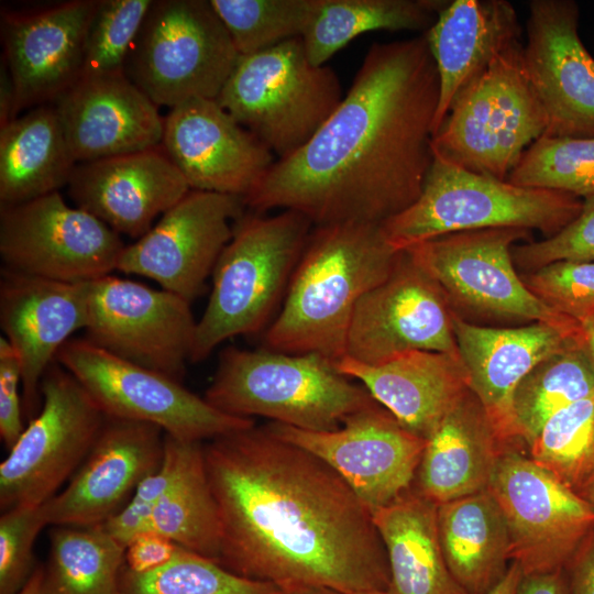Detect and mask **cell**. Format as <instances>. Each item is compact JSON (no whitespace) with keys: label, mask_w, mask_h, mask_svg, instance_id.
Segmentation results:
<instances>
[{"label":"cell","mask_w":594,"mask_h":594,"mask_svg":"<svg viewBox=\"0 0 594 594\" xmlns=\"http://www.w3.org/2000/svg\"><path fill=\"white\" fill-rule=\"evenodd\" d=\"M402 252L377 223L315 226L266 329L265 349L343 359L355 306L391 275Z\"/></svg>","instance_id":"obj_3"},{"label":"cell","mask_w":594,"mask_h":594,"mask_svg":"<svg viewBox=\"0 0 594 594\" xmlns=\"http://www.w3.org/2000/svg\"><path fill=\"white\" fill-rule=\"evenodd\" d=\"M530 231L517 228L462 231L404 251L440 287L453 314L482 322L581 326L543 305L524 284L512 257Z\"/></svg>","instance_id":"obj_10"},{"label":"cell","mask_w":594,"mask_h":594,"mask_svg":"<svg viewBox=\"0 0 594 594\" xmlns=\"http://www.w3.org/2000/svg\"><path fill=\"white\" fill-rule=\"evenodd\" d=\"M67 186L76 207L136 240L190 190L162 145L77 163Z\"/></svg>","instance_id":"obj_24"},{"label":"cell","mask_w":594,"mask_h":594,"mask_svg":"<svg viewBox=\"0 0 594 594\" xmlns=\"http://www.w3.org/2000/svg\"><path fill=\"white\" fill-rule=\"evenodd\" d=\"M47 526L42 505H22L0 517V594H18L37 563L34 543Z\"/></svg>","instance_id":"obj_43"},{"label":"cell","mask_w":594,"mask_h":594,"mask_svg":"<svg viewBox=\"0 0 594 594\" xmlns=\"http://www.w3.org/2000/svg\"><path fill=\"white\" fill-rule=\"evenodd\" d=\"M582 204L574 195L517 186L433 153L418 199L381 226L398 251L441 235L485 229L538 230L550 238L578 217Z\"/></svg>","instance_id":"obj_6"},{"label":"cell","mask_w":594,"mask_h":594,"mask_svg":"<svg viewBox=\"0 0 594 594\" xmlns=\"http://www.w3.org/2000/svg\"><path fill=\"white\" fill-rule=\"evenodd\" d=\"M188 442L165 433V451L160 468L138 485L121 510L101 525L124 548L133 537L151 530L154 508L176 477Z\"/></svg>","instance_id":"obj_44"},{"label":"cell","mask_w":594,"mask_h":594,"mask_svg":"<svg viewBox=\"0 0 594 594\" xmlns=\"http://www.w3.org/2000/svg\"><path fill=\"white\" fill-rule=\"evenodd\" d=\"M280 587L240 576L215 560L179 547L166 565L143 574L124 564L118 594H278Z\"/></svg>","instance_id":"obj_38"},{"label":"cell","mask_w":594,"mask_h":594,"mask_svg":"<svg viewBox=\"0 0 594 594\" xmlns=\"http://www.w3.org/2000/svg\"><path fill=\"white\" fill-rule=\"evenodd\" d=\"M16 117L15 92L9 69L4 63L0 73V127Z\"/></svg>","instance_id":"obj_50"},{"label":"cell","mask_w":594,"mask_h":594,"mask_svg":"<svg viewBox=\"0 0 594 594\" xmlns=\"http://www.w3.org/2000/svg\"><path fill=\"white\" fill-rule=\"evenodd\" d=\"M526 451L579 493L594 475V395L551 416Z\"/></svg>","instance_id":"obj_37"},{"label":"cell","mask_w":594,"mask_h":594,"mask_svg":"<svg viewBox=\"0 0 594 594\" xmlns=\"http://www.w3.org/2000/svg\"><path fill=\"white\" fill-rule=\"evenodd\" d=\"M520 277L552 311L582 327L594 320V262L557 261Z\"/></svg>","instance_id":"obj_42"},{"label":"cell","mask_w":594,"mask_h":594,"mask_svg":"<svg viewBox=\"0 0 594 594\" xmlns=\"http://www.w3.org/2000/svg\"><path fill=\"white\" fill-rule=\"evenodd\" d=\"M165 432L148 422L107 417L90 452L67 485L42 504L48 526L106 522L164 458Z\"/></svg>","instance_id":"obj_20"},{"label":"cell","mask_w":594,"mask_h":594,"mask_svg":"<svg viewBox=\"0 0 594 594\" xmlns=\"http://www.w3.org/2000/svg\"><path fill=\"white\" fill-rule=\"evenodd\" d=\"M522 571L517 562H512L506 574L490 594H519Z\"/></svg>","instance_id":"obj_51"},{"label":"cell","mask_w":594,"mask_h":594,"mask_svg":"<svg viewBox=\"0 0 594 594\" xmlns=\"http://www.w3.org/2000/svg\"><path fill=\"white\" fill-rule=\"evenodd\" d=\"M240 54L206 0H157L150 8L124 74L157 107L217 99Z\"/></svg>","instance_id":"obj_9"},{"label":"cell","mask_w":594,"mask_h":594,"mask_svg":"<svg viewBox=\"0 0 594 594\" xmlns=\"http://www.w3.org/2000/svg\"><path fill=\"white\" fill-rule=\"evenodd\" d=\"M568 594H594V527L564 568Z\"/></svg>","instance_id":"obj_48"},{"label":"cell","mask_w":594,"mask_h":594,"mask_svg":"<svg viewBox=\"0 0 594 594\" xmlns=\"http://www.w3.org/2000/svg\"><path fill=\"white\" fill-rule=\"evenodd\" d=\"M162 146L190 189L246 197L275 163L274 154L217 99L170 108Z\"/></svg>","instance_id":"obj_21"},{"label":"cell","mask_w":594,"mask_h":594,"mask_svg":"<svg viewBox=\"0 0 594 594\" xmlns=\"http://www.w3.org/2000/svg\"><path fill=\"white\" fill-rule=\"evenodd\" d=\"M547 129L530 84L524 46L497 54L458 95L433 136V153L469 170L507 180Z\"/></svg>","instance_id":"obj_8"},{"label":"cell","mask_w":594,"mask_h":594,"mask_svg":"<svg viewBox=\"0 0 594 594\" xmlns=\"http://www.w3.org/2000/svg\"><path fill=\"white\" fill-rule=\"evenodd\" d=\"M512 257L524 273L557 261L594 262V195L583 199L578 217L557 234L514 245Z\"/></svg>","instance_id":"obj_45"},{"label":"cell","mask_w":594,"mask_h":594,"mask_svg":"<svg viewBox=\"0 0 594 594\" xmlns=\"http://www.w3.org/2000/svg\"><path fill=\"white\" fill-rule=\"evenodd\" d=\"M312 222L283 210L243 215L212 272V289L197 321L190 362L206 360L226 340L264 329L306 246Z\"/></svg>","instance_id":"obj_5"},{"label":"cell","mask_w":594,"mask_h":594,"mask_svg":"<svg viewBox=\"0 0 594 594\" xmlns=\"http://www.w3.org/2000/svg\"><path fill=\"white\" fill-rule=\"evenodd\" d=\"M89 283L58 282L1 270L0 326L20 360L28 421L41 409L43 375L73 333L88 326Z\"/></svg>","instance_id":"obj_22"},{"label":"cell","mask_w":594,"mask_h":594,"mask_svg":"<svg viewBox=\"0 0 594 594\" xmlns=\"http://www.w3.org/2000/svg\"><path fill=\"white\" fill-rule=\"evenodd\" d=\"M120 234L91 213L68 206L59 191L0 207L4 268L31 276L85 283L117 270Z\"/></svg>","instance_id":"obj_14"},{"label":"cell","mask_w":594,"mask_h":594,"mask_svg":"<svg viewBox=\"0 0 594 594\" xmlns=\"http://www.w3.org/2000/svg\"><path fill=\"white\" fill-rule=\"evenodd\" d=\"M241 197L190 189L143 237L125 245L117 271L155 280L191 302L244 215Z\"/></svg>","instance_id":"obj_17"},{"label":"cell","mask_w":594,"mask_h":594,"mask_svg":"<svg viewBox=\"0 0 594 594\" xmlns=\"http://www.w3.org/2000/svg\"><path fill=\"white\" fill-rule=\"evenodd\" d=\"M265 427L330 465L371 513L413 487L426 440L403 427L382 405L349 416L330 431L278 422Z\"/></svg>","instance_id":"obj_16"},{"label":"cell","mask_w":594,"mask_h":594,"mask_svg":"<svg viewBox=\"0 0 594 594\" xmlns=\"http://www.w3.org/2000/svg\"><path fill=\"white\" fill-rule=\"evenodd\" d=\"M54 107L77 163L162 145L158 107L125 74L79 78Z\"/></svg>","instance_id":"obj_25"},{"label":"cell","mask_w":594,"mask_h":594,"mask_svg":"<svg viewBox=\"0 0 594 594\" xmlns=\"http://www.w3.org/2000/svg\"><path fill=\"white\" fill-rule=\"evenodd\" d=\"M440 80L427 38L374 43L351 88L316 134L277 160L243 198L314 226L382 224L420 196L433 161Z\"/></svg>","instance_id":"obj_2"},{"label":"cell","mask_w":594,"mask_h":594,"mask_svg":"<svg viewBox=\"0 0 594 594\" xmlns=\"http://www.w3.org/2000/svg\"><path fill=\"white\" fill-rule=\"evenodd\" d=\"M204 460L223 568L282 588L388 590L372 513L317 455L254 425L204 442Z\"/></svg>","instance_id":"obj_1"},{"label":"cell","mask_w":594,"mask_h":594,"mask_svg":"<svg viewBox=\"0 0 594 594\" xmlns=\"http://www.w3.org/2000/svg\"><path fill=\"white\" fill-rule=\"evenodd\" d=\"M424 34L440 80L435 136L461 90L497 54L520 42L521 28L506 0H450Z\"/></svg>","instance_id":"obj_28"},{"label":"cell","mask_w":594,"mask_h":594,"mask_svg":"<svg viewBox=\"0 0 594 594\" xmlns=\"http://www.w3.org/2000/svg\"><path fill=\"white\" fill-rule=\"evenodd\" d=\"M594 395V365L586 340L538 363L513 396L516 435L526 449L548 419L562 408Z\"/></svg>","instance_id":"obj_36"},{"label":"cell","mask_w":594,"mask_h":594,"mask_svg":"<svg viewBox=\"0 0 594 594\" xmlns=\"http://www.w3.org/2000/svg\"><path fill=\"white\" fill-rule=\"evenodd\" d=\"M507 180L563 191L581 199L594 195V138L542 135L522 154Z\"/></svg>","instance_id":"obj_40"},{"label":"cell","mask_w":594,"mask_h":594,"mask_svg":"<svg viewBox=\"0 0 594 594\" xmlns=\"http://www.w3.org/2000/svg\"><path fill=\"white\" fill-rule=\"evenodd\" d=\"M204 398L220 411L265 417L310 431L338 429L377 402L364 386L317 354L228 346Z\"/></svg>","instance_id":"obj_4"},{"label":"cell","mask_w":594,"mask_h":594,"mask_svg":"<svg viewBox=\"0 0 594 594\" xmlns=\"http://www.w3.org/2000/svg\"><path fill=\"white\" fill-rule=\"evenodd\" d=\"M578 494L594 508V475L585 483Z\"/></svg>","instance_id":"obj_55"},{"label":"cell","mask_w":594,"mask_h":594,"mask_svg":"<svg viewBox=\"0 0 594 594\" xmlns=\"http://www.w3.org/2000/svg\"><path fill=\"white\" fill-rule=\"evenodd\" d=\"M487 490L503 512L512 562L524 575L564 570L594 527V508L522 447L503 449Z\"/></svg>","instance_id":"obj_13"},{"label":"cell","mask_w":594,"mask_h":594,"mask_svg":"<svg viewBox=\"0 0 594 594\" xmlns=\"http://www.w3.org/2000/svg\"><path fill=\"white\" fill-rule=\"evenodd\" d=\"M372 516L387 554L388 594H468L444 560L437 504L411 487Z\"/></svg>","instance_id":"obj_30"},{"label":"cell","mask_w":594,"mask_h":594,"mask_svg":"<svg viewBox=\"0 0 594 594\" xmlns=\"http://www.w3.org/2000/svg\"><path fill=\"white\" fill-rule=\"evenodd\" d=\"M459 356L469 387L483 405L504 447H525L516 435L513 396L521 380L542 360L585 340L582 326L534 322L492 327L453 314Z\"/></svg>","instance_id":"obj_23"},{"label":"cell","mask_w":594,"mask_h":594,"mask_svg":"<svg viewBox=\"0 0 594 594\" xmlns=\"http://www.w3.org/2000/svg\"><path fill=\"white\" fill-rule=\"evenodd\" d=\"M240 56L301 37L320 0H209Z\"/></svg>","instance_id":"obj_39"},{"label":"cell","mask_w":594,"mask_h":594,"mask_svg":"<svg viewBox=\"0 0 594 594\" xmlns=\"http://www.w3.org/2000/svg\"><path fill=\"white\" fill-rule=\"evenodd\" d=\"M151 530L218 562L220 522L204 460V442L189 441L180 469L157 502Z\"/></svg>","instance_id":"obj_34"},{"label":"cell","mask_w":594,"mask_h":594,"mask_svg":"<svg viewBox=\"0 0 594 594\" xmlns=\"http://www.w3.org/2000/svg\"><path fill=\"white\" fill-rule=\"evenodd\" d=\"M350 594H388L386 591H362Z\"/></svg>","instance_id":"obj_56"},{"label":"cell","mask_w":594,"mask_h":594,"mask_svg":"<svg viewBox=\"0 0 594 594\" xmlns=\"http://www.w3.org/2000/svg\"><path fill=\"white\" fill-rule=\"evenodd\" d=\"M22 385L20 360L3 337L0 338V437L7 450L16 442L23 432V398L19 392Z\"/></svg>","instance_id":"obj_46"},{"label":"cell","mask_w":594,"mask_h":594,"mask_svg":"<svg viewBox=\"0 0 594 594\" xmlns=\"http://www.w3.org/2000/svg\"><path fill=\"white\" fill-rule=\"evenodd\" d=\"M97 1L74 0L30 14L10 15L2 33L15 112L55 101L81 76L84 44Z\"/></svg>","instance_id":"obj_26"},{"label":"cell","mask_w":594,"mask_h":594,"mask_svg":"<svg viewBox=\"0 0 594 594\" xmlns=\"http://www.w3.org/2000/svg\"><path fill=\"white\" fill-rule=\"evenodd\" d=\"M178 549L167 537L153 530L144 531L125 546L124 566L138 574L148 573L169 563Z\"/></svg>","instance_id":"obj_47"},{"label":"cell","mask_w":594,"mask_h":594,"mask_svg":"<svg viewBox=\"0 0 594 594\" xmlns=\"http://www.w3.org/2000/svg\"><path fill=\"white\" fill-rule=\"evenodd\" d=\"M418 350L459 356L453 311L442 290L403 251L391 275L355 306L345 356L378 365Z\"/></svg>","instance_id":"obj_18"},{"label":"cell","mask_w":594,"mask_h":594,"mask_svg":"<svg viewBox=\"0 0 594 594\" xmlns=\"http://www.w3.org/2000/svg\"><path fill=\"white\" fill-rule=\"evenodd\" d=\"M107 417L153 424L185 441H208L255 425L231 416L162 373L122 360L86 338L70 339L56 360Z\"/></svg>","instance_id":"obj_12"},{"label":"cell","mask_w":594,"mask_h":594,"mask_svg":"<svg viewBox=\"0 0 594 594\" xmlns=\"http://www.w3.org/2000/svg\"><path fill=\"white\" fill-rule=\"evenodd\" d=\"M337 370L358 381L410 432L427 439L470 389L460 359L437 351H410L378 365L344 356Z\"/></svg>","instance_id":"obj_27"},{"label":"cell","mask_w":594,"mask_h":594,"mask_svg":"<svg viewBox=\"0 0 594 594\" xmlns=\"http://www.w3.org/2000/svg\"><path fill=\"white\" fill-rule=\"evenodd\" d=\"M76 164L54 105L15 117L0 127V207L58 191Z\"/></svg>","instance_id":"obj_32"},{"label":"cell","mask_w":594,"mask_h":594,"mask_svg":"<svg viewBox=\"0 0 594 594\" xmlns=\"http://www.w3.org/2000/svg\"><path fill=\"white\" fill-rule=\"evenodd\" d=\"M52 527L42 594H118L125 548L101 525Z\"/></svg>","instance_id":"obj_35"},{"label":"cell","mask_w":594,"mask_h":594,"mask_svg":"<svg viewBox=\"0 0 594 594\" xmlns=\"http://www.w3.org/2000/svg\"><path fill=\"white\" fill-rule=\"evenodd\" d=\"M343 99L337 74L308 59L302 38L240 56L217 101L278 160L305 145Z\"/></svg>","instance_id":"obj_7"},{"label":"cell","mask_w":594,"mask_h":594,"mask_svg":"<svg viewBox=\"0 0 594 594\" xmlns=\"http://www.w3.org/2000/svg\"><path fill=\"white\" fill-rule=\"evenodd\" d=\"M42 406L0 463L1 510L42 505L94 447L106 420L85 387L56 361L41 382Z\"/></svg>","instance_id":"obj_11"},{"label":"cell","mask_w":594,"mask_h":594,"mask_svg":"<svg viewBox=\"0 0 594 594\" xmlns=\"http://www.w3.org/2000/svg\"><path fill=\"white\" fill-rule=\"evenodd\" d=\"M450 0H320L301 36L311 64L323 66L356 36L372 31H428Z\"/></svg>","instance_id":"obj_33"},{"label":"cell","mask_w":594,"mask_h":594,"mask_svg":"<svg viewBox=\"0 0 594 594\" xmlns=\"http://www.w3.org/2000/svg\"><path fill=\"white\" fill-rule=\"evenodd\" d=\"M196 329L190 302L173 293L112 275L89 283L85 338L122 360L182 382Z\"/></svg>","instance_id":"obj_15"},{"label":"cell","mask_w":594,"mask_h":594,"mask_svg":"<svg viewBox=\"0 0 594 594\" xmlns=\"http://www.w3.org/2000/svg\"><path fill=\"white\" fill-rule=\"evenodd\" d=\"M504 448L469 389L426 439L413 487L437 505L485 491Z\"/></svg>","instance_id":"obj_29"},{"label":"cell","mask_w":594,"mask_h":594,"mask_svg":"<svg viewBox=\"0 0 594 594\" xmlns=\"http://www.w3.org/2000/svg\"><path fill=\"white\" fill-rule=\"evenodd\" d=\"M278 594H343L333 588L324 586H292V587H280Z\"/></svg>","instance_id":"obj_53"},{"label":"cell","mask_w":594,"mask_h":594,"mask_svg":"<svg viewBox=\"0 0 594 594\" xmlns=\"http://www.w3.org/2000/svg\"><path fill=\"white\" fill-rule=\"evenodd\" d=\"M153 2L97 1L86 33L80 78L124 74L129 55Z\"/></svg>","instance_id":"obj_41"},{"label":"cell","mask_w":594,"mask_h":594,"mask_svg":"<svg viewBox=\"0 0 594 594\" xmlns=\"http://www.w3.org/2000/svg\"><path fill=\"white\" fill-rule=\"evenodd\" d=\"M573 0H532L524 63L544 111L543 135L594 138V57L579 35Z\"/></svg>","instance_id":"obj_19"},{"label":"cell","mask_w":594,"mask_h":594,"mask_svg":"<svg viewBox=\"0 0 594 594\" xmlns=\"http://www.w3.org/2000/svg\"><path fill=\"white\" fill-rule=\"evenodd\" d=\"M437 529L457 582L468 594H490L512 563L506 521L490 491L437 505Z\"/></svg>","instance_id":"obj_31"},{"label":"cell","mask_w":594,"mask_h":594,"mask_svg":"<svg viewBox=\"0 0 594 594\" xmlns=\"http://www.w3.org/2000/svg\"><path fill=\"white\" fill-rule=\"evenodd\" d=\"M519 594H568L564 570L524 575Z\"/></svg>","instance_id":"obj_49"},{"label":"cell","mask_w":594,"mask_h":594,"mask_svg":"<svg viewBox=\"0 0 594 594\" xmlns=\"http://www.w3.org/2000/svg\"><path fill=\"white\" fill-rule=\"evenodd\" d=\"M44 566L37 564L31 578L18 594H42Z\"/></svg>","instance_id":"obj_52"},{"label":"cell","mask_w":594,"mask_h":594,"mask_svg":"<svg viewBox=\"0 0 594 594\" xmlns=\"http://www.w3.org/2000/svg\"><path fill=\"white\" fill-rule=\"evenodd\" d=\"M583 329L585 333L586 346H587L592 363L594 365V320L583 326Z\"/></svg>","instance_id":"obj_54"}]
</instances>
